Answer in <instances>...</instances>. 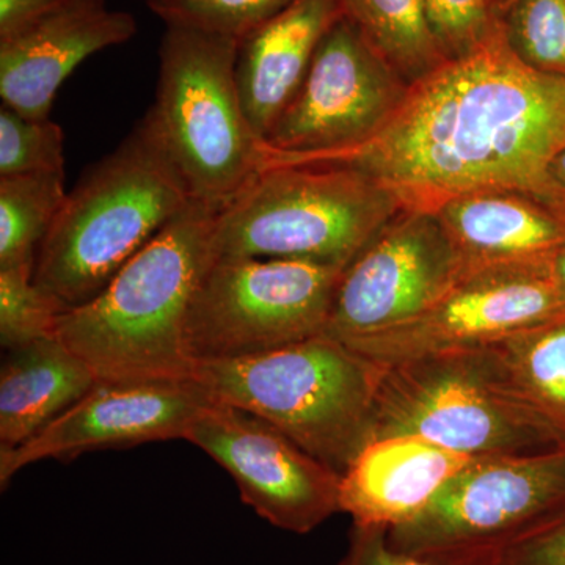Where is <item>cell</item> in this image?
Masks as SVG:
<instances>
[{
  "label": "cell",
  "mask_w": 565,
  "mask_h": 565,
  "mask_svg": "<svg viewBox=\"0 0 565 565\" xmlns=\"http://www.w3.org/2000/svg\"><path fill=\"white\" fill-rule=\"evenodd\" d=\"M564 150L565 77L523 62L497 18L471 50L414 82L373 139L270 166L351 167L392 193L403 211L434 212L457 196L504 191L565 214L550 178Z\"/></svg>",
  "instance_id": "1"
},
{
  "label": "cell",
  "mask_w": 565,
  "mask_h": 565,
  "mask_svg": "<svg viewBox=\"0 0 565 565\" xmlns=\"http://www.w3.org/2000/svg\"><path fill=\"white\" fill-rule=\"evenodd\" d=\"M215 215L193 202L90 302L70 308L57 337L106 384L192 379L188 321L214 259Z\"/></svg>",
  "instance_id": "2"
},
{
  "label": "cell",
  "mask_w": 565,
  "mask_h": 565,
  "mask_svg": "<svg viewBox=\"0 0 565 565\" xmlns=\"http://www.w3.org/2000/svg\"><path fill=\"white\" fill-rule=\"evenodd\" d=\"M192 203L143 117L66 195L33 278L66 310L90 302Z\"/></svg>",
  "instance_id": "3"
},
{
  "label": "cell",
  "mask_w": 565,
  "mask_h": 565,
  "mask_svg": "<svg viewBox=\"0 0 565 565\" xmlns=\"http://www.w3.org/2000/svg\"><path fill=\"white\" fill-rule=\"evenodd\" d=\"M384 367L321 334L243 359L196 362L192 379L218 403L273 424L343 475L373 438Z\"/></svg>",
  "instance_id": "4"
},
{
  "label": "cell",
  "mask_w": 565,
  "mask_h": 565,
  "mask_svg": "<svg viewBox=\"0 0 565 565\" xmlns=\"http://www.w3.org/2000/svg\"><path fill=\"white\" fill-rule=\"evenodd\" d=\"M403 212L373 178L343 166H269L215 215V259L343 267Z\"/></svg>",
  "instance_id": "5"
},
{
  "label": "cell",
  "mask_w": 565,
  "mask_h": 565,
  "mask_svg": "<svg viewBox=\"0 0 565 565\" xmlns=\"http://www.w3.org/2000/svg\"><path fill=\"white\" fill-rule=\"evenodd\" d=\"M382 367L371 440L408 435L476 460L565 445V435L516 390L492 345Z\"/></svg>",
  "instance_id": "6"
},
{
  "label": "cell",
  "mask_w": 565,
  "mask_h": 565,
  "mask_svg": "<svg viewBox=\"0 0 565 565\" xmlns=\"http://www.w3.org/2000/svg\"><path fill=\"white\" fill-rule=\"evenodd\" d=\"M239 41L167 28L159 47L152 131L193 202L221 212L266 162L236 79Z\"/></svg>",
  "instance_id": "7"
},
{
  "label": "cell",
  "mask_w": 565,
  "mask_h": 565,
  "mask_svg": "<svg viewBox=\"0 0 565 565\" xmlns=\"http://www.w3.org/2000/svg\"><path fill=\"white\" fill-rule=\"evenodd\" d=\"M563 512L565 445L475 460L414 520L386 531V542L437 565H481Z\"/></svg>",
  "instance_id": "8"
},
{
  "label": "cell",
  "mask_w": 565,
  "mask_h": 565,
  "mask_svg": "<svg viewBox=\"0 0 565 565\" xmlns=\"http://www.w3.org/2000/svg\"><path fill=\"white\" fill-rule=\"evenodd\" d=\"M343 267L212 259L189 313L193 362L243 359L326 333Z\"/></svg>",
  "instance_id": "9"
},
{
  "label": "cell",
  "mask_w": 565,
  "mask_h": 565,
  "mask_svg": "<svg viewBox=\"0 0 565 565\" xmlns=\"http://www.w3.org/2000/svg\"><path fill=\"white\" fill-rule=\"evenodd\" d=\"M408 87L344 14L323 36L299 92L264 140V167L363 145L399 109Z\"/></svg>",
  "instance_id": "10"
},
{
  "label": "cell",
  "mask_w": 565,
  "mask_h": 565,
  "mask_svg": "<svg viewBox=\"0 0 565 565\" xmlns=\"http://www.w3.org/2000/svg\"><path fill=\"white\" fill-rule=\"evenodd\" d=\"M550 264L467 266L452 288L418 318L343 343L379 366L487 348L565 316V294Z\"/></svg>",
  "instance_id": "11"
},
{
  "label": "cell",
  "mask_w": 565,
  "mask_h": 565,
  "mask_svg": "<svg viewBox=\"0 0 565 565\" xmlns=\"http://www.w3.org/2000/svg\"><path fill=\"white\" fill-rule=\"evenodd\" d=\"M467 269L430 211H403L344 270L327 337L351 341L418 318Z\"/></svg>",
  "instance_id": "12"
},
{
  "label": "cell",
  "mask_w": 565,
  "mask_h": 565,
  "mask_svg": "<svg viewBox=\"0 0 565 565\" xmlns=\"http://www.w3.org/2000/svg\"><path fill=\"white\" fill-rule=\"evenodd\" d=\"M185 441L228 471L244 503L278 530L308 534L341 512V475L259 416L214 399Z\"/></svg>",
  "instance_id": "13"
},
{
  "label": "cell",
  "mask_w": 565,
  "mask_h": 565,
  "mask_svg": "<svg viewBox=\"0 0 565 565\" xmlns=\"http://www.w3.org/2000/svg\"><path fill=\"white\" fill-rule=\"evenodd\" d=\"M212 401L214 397L193 379L148 384L96 382L31 440L0 452V486L6 489L14 475L40 460L68 462L103 449L185 440Z\"/></svg>",
  "instance_id": "14"
},
{
  "label": "cell",
  "mask_w": 565,
  "mask_h": 565,
  "mask_svg": "<svg viewBox=\"0 0 565 565\" xmlns=\"http://www.w3.org/2000/svg\"><path fill=\"white\" fill-rule=\"evenodd\" d=\"M136 33V18L107 9L106 0H71L28 31L0 40L2 106L24 117L50 118L63 82L82 62Z\"/></svg>",
  "instance_id": "15"
},
{
  "label": "cell",
  "mask_w": 565,
  "mask_h": 565,
  "mask_svg": "<svg viewBox=\"0 0 565 565\" xmlns=\"http://www.w3.org/2000/svg\"><path fill=\"white\" fill-rule=\"evenodd\" d=\"M475 460L408 435L374 438L341 475V512L353 525H404Z\"/></svg>",
  "instance_id": "16"
},
{
  "label": "cell",
  "mask_w": 565,
  "mask_h": 565,
  "mask_svg": "<svg viewBox=\"0 0 565 565\" xmlns=\"http://www.w3.org/2000/svg\"><path fill=\"white\" fill-rule=\"evenodd\" d=\"M344 14L343 0H296L239 41L237 87L263 141L299 92L323 36Z\"/></svg>",
  "instance_id": "17"
},
{
  "label": "cell",
  "mask_w": 565,
  "mask_h": 565,
  "mask_svg": "<svg viewBox=\"0 0 565 565\" xmlns=\"http://www.w3.org/2000/svg\"><path fill=\"white\" fill-rule=\"evenodd\" d=\"M434 212L467 266L548 263L565 245V214L526 193H470Z\"/></svg>",
  "instance_id": "18"
},
{
  "label": "cell",
  "mask_w": 565,
  "mask_h": 565,
  "mask_svg": "<svg viewBox=\"0 0 565 565\" xmlns=\"http://www.w3.org/2000/svg\"><path fill=\"white\" fill-rule=\"evenodd\" d=\"M96 382L57 334L7 351L0 370V452L31 440Z\"/></svg>",
  "instance_id": "19"
},
{
  "label": "cell",
  "mask_w": 565,
  "mask_h": 565,
  "mask_svg": "<svg viewBox=\"0 0 565 565\" xmlns=\"http://www.w3.org/2000/svg\"><path fill=\"white\" fill-rule=\"evenodd\" d=\"M344 11L408 85L448 61L427 0H343Z\"/></svg>",
  "instance_id": "20"
},
{
  "label": "cell",
  "mask_w": 565,
  "mask_h": 565,
  "mask_svg": "<svg viewBox=\"0 0 565 565\" xmlns=\"http://www.w3.org/2000/svg\"><path fill=\"white\" fill-rule=\"evenodd\" d=\"M65 174L0 177V270L33 269L63 203Z\"/></svg>",
  "instance_id": "21"
},
{
  "label": "cell",
  "mask_w": 565,
  "mask_h": 565,
  "mask_svg": "<svg viewBox=\"0 0 565 565\" xmlns=\"http://www.w3.org/2000/svg\"><path fill=\"white\" fill-rule=\"evenodd\" d=\"M527 403L565 435V316L492 344Z\"/></svg>",
  "instance_id": "22"
},
{
  "label": "cell",
  "mask_w": 565,
  "mask_h": 565,
  "mask_svg": "<svg viewBox=\"0 0 565 565\" xmlns=\"http://www.w3.org/2000/svg\"><path fill=\"white\" fill-rule=\"evenodd\" d=\"M497 18L523 62L565 77V0H505Z\"/></svg>",
  "instance_id": "23"
},
{
  "label": "cell",
  "mask_w": 565,
  "mask_h": 565,
  "mask_svg": "<svg viewBox=\"0 0 565 565\" xmlns=\"http://www.w3.org/2000/svg\"><path fill=\"white\" fill-rule=\"evenodd\" d=\"M296 0H150L148 9L167 28L244 40Z\"/></svg>",
  "instance_id": "24"
},
{
  "label": "cell",
  "mask_w": 565,
  "mask_h": 565,
  "mask_svg": "<svg viewBox=\"0 0 565 565\" xmlns=\"http://www.w3.org/2000/svg\"><path fill=\"white\" fill-rule=\"evenodd\" d=\"M33 269L0 270V344L13 351L55 337L66 308L35 282Z\"/></svg>",
  "instance_id": "25"
},
{
  "label": "cell",
  "mask_w": 565,
  "mask_h": 565,
  "mask_svg": "<svg viewBox=\"0 0 565 565\" xmlns=\"http://www.w3.org/2000/svg\"><path fill=\"white\" fill-rule=\"evenodd\" d=\"M63 131L50 118H29L0 109V177L65 174Z\"/></svg>",
  "instance_id": "26"
},
{
  "label": "cell",
  "mask_w": 565,
  "mask_h": 565,
  "mask_svg": "<svg viewBox=\"0 0 565 565\" xmlns=\"http://www.w3.org/2000/svg\"><path fill=\"white\" fill-rule=\"evenodd\" d=\"M427 7L449 57L471 50L497 21L492 0H427Z\"/></svg>",
  "instance_id": "27"
},
{
  "label": "cell",
  "mask_w": 565,
  "mask_h": 565,
  "mask_svg": "<svg viewBox=\"0 0 565 565\" xmlns=\"http://www.w3.org/2000/svg\"><path fill=\"white\" fill-rule=\"evenodd\" d=\"M481 565H565V512L515 539Z\"/></svg>",
  "instance_id": "28"
},
{
  "label": "cell",
  "mask_w": 565,
  "mask_h": 565,
  "mask_svg": "<svg viewBox=\"0 0 565 565\" xmlns=\"http://www.w3.org/2000/svg\"><path fill=\"white\" fill-rule=\"evenodd\" d=\"M338 565H437L396 552L386 542L384 527L352 525L348 552Z\"/></svg>",
  "instance_id": "29"
},
{
  "label": "cell",
  "mask_w": 565,
  "mask_h": 565,
  "mask_svg": "<svg viewBox=\"0 0 565 565\" xmlns=\"http://www.w3.org/2000/svg\"><path fill=\"white\" fill-rule=\"evenodd\" d=\"M70 2L71 0H0V40L28 31Z\"/></svg>",
  "instance_id": "30"
},
{
  "label": "cell",
  "mask_w": 565,
  "mask_h": 565,
  "mask_svg": "<svg viewBox=\"0 0 565 565\" xmlns=\"http://www.w3.org/2000/svg\"><path fill=\"white\" fill-rule=\"evenodd\" d=\"M550 178H552L557 195L565 206V150L553 159L552 166H550Z\"/></svg>",
  "instance_id": "31"
},
{
  "label": "cell",
  "mask_w": 565,
  "mask_h": 565,
  "mask_svg": "<svg viewBox=\"0 0 565 565\" xmlns=\"http://www.w3.org/2000/svg\"><path fill=\"white\" fill-rule=\"evenodd\" d=\"M552 275L559 286L561 291L565 294V245L556 253L555 258L552 259Z\"/></svg>",
  "instance_id": "32"
},
{
  "label": "cell",
  "mask_w": 565,
  "mask_h": 565,
  "mask_svg": "<svg viewBox=\"0 0 565 565\" xmlns=\"http://www.w3.org/2000/svg\"><path fill=\"white\" fill-rule=\"evenodd\" d=\"M145 2H150V0H145Z\"/></svg>",
  "instance_id": "33"
}]
</instances>
